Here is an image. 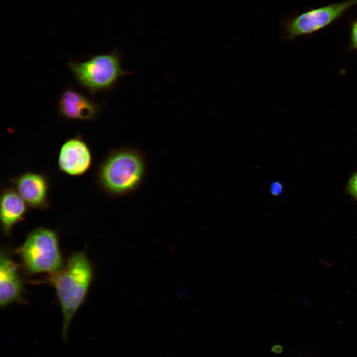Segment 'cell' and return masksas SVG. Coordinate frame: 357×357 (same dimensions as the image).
Listing matches in <instances>:
<instances>
[{
  "mask_svg": "<svg viewBox=\"0 0 357 357\" xmlns=\"http://www.w3.org/2000/svg\"><path fill=\"white\" fill-rule=\"evenodd\" d=\"M348 189L351 194L357 200V172L350 178Z\"/></svg>",
  "mask_w": 357,
  "mask_h": 357,
  "instance_id": "7c38bea8",
  "label": "cell"
},
{
  "mask_svg": "<svg viewBox=\"0 0 357 357\" xmlns=\"http://www.w3.org/2000/svg\"><path fill=\"white\" fill-rule=\"evenodd\" d=\"M59 108L63 118L75 120H91L95 119L99 111L97 104L70 88L61 94Z\"/></svg>",
  "mask_w": 357,
  "mask_h": 357,
  "instance_id": "ba28073f",
  "label": "cell"
},
{
  "mask_svg": "<svg viewBox=\"0 0 357 357\" xmlns=\"http://www.w3.org/2000/svg\"><path fill=\"white\" fill-rule=\"evenodd\" d=\"M53 275V283L62 314L61 338L65 342L71 320L87 293L92 279V267L83 252H76Z\"/></svg>",
  "mask_w": 357,
  "mask_h": 357,
  "instance_id": "6da1fadb",
  "label": "cell"
},
{
  "mask_svg": "<svg viewBox=\"0 0 357 357\" xmlns=\"http://www.w3.org/2000/svg\"><path fill=\"white\" fill-rule=\"evenodd\" d=\"M350 49L357 52V18L350 25Z\"/></svg>",
  "mask_w": 357,
  "mask_h": 357,
  "instance_id": "8fae6325",
  "label": "cell"
},
{
  "mask_svg": "<svg viewBox=\"0 0 357 357\" xmlns=\"http://www.w3.org/2000/svg\"><path fill=\"white\" fill-rule=\"evenodd\" d=\"M27 206L14 188L3 191L0 201V219L5 234L9 235L12 227L23 219Z\"/></svg>",
  "mask_w": 357,
  "mask_h": 357,
  "instance_id": "30bf717a",
  "label": "cell"
},
{
  "mask_svg": "<svg viewBox=\"0 0 357 357\" xmlns=\"http://www.w3.org/2000/svg\"><path fill=\"white\" fill-rule=\"evenodd\" d=\"M273 188H276V189L273 190L274 191V194L278 193L280 191L281 186H279L278 184H274Z\"/></svg>",
  "mask_w": 357,
  "mask_h": 357,
  "instance_id": "5bb4252c",
  "label": "cell"
},
{
  "mask_svg": "<svg viewBox=\"0 0 357 357\" xmlns=\"http://www.w3.org/2000/svg\"><path fill=\"white\" fill-rule=\"evenodd\" d=\"M68 66L78 82L92 93L111 89L127 74L116 52L94 56L84 62L70 61Z\"/></svg>",
  "mask_w": 357,
  "mask_h": 357,
  "instance_id": "3957f363",
  "label": "cell"
},
{
  "mask_svg": "<svg viewBox=\"0 0 357 357\" xmlns=\"http://www.w3.org/2000/svg\"><path fill=\"white\" fill-rule=\"evenodd\" d=\"M17 251L29 273L54 274L62 267L58 236L53 230L39 228L32 231Z\"/></svg>",
  "mask_w": 357,
  "mask_h": 357,
  "instance_id": "7a4b0ae2",
  "label": "cell"
},
{
  "mask_svg": "<svg viewBox=\"0 0 357 357\" xmlns=\"http://www.w3.org/2000/svg\"><path fill=\"white\" fill-rule=\"evenodd\" d=\"M92 164V155L87 144L77 137L67 140L58 157L60 170L65 174L78 176L85 173Z\"/></svg>",
  "mask_w": 357,
  "mask_h": 357,
  "instance_id": "8992f818",
  "label": "cell"
},
{
  "mask_svg": "<svg viewBox=\"0 0 357 357\" xmlns=\"http://www.w3.org/2000/svg\"><path fill=\"white\" fill-rule=\"evenodd\" d=\"M14 189L28 206L43 209L48 206L49 183L43 175L27 172L12 179Z\"/></svg>",
  "mask_w": 357,
  "mask_h": 357,
  "instance_id": "52a82bcc",
  "label": "cell"
},
{
  "mask_svg": "<svg viewBox=\"0 0 357 357\" xmlns=\"http://www.w3.org/2000/svg\"><path fill=\"white\" fill-rule=\"evenodd\" d=\"M143 172L141 158L136 154L121 151L112 154L101 166L99 181L108 191L120 193L134 188Z\"/></svg>",
  "mask_w": 357,
  "mask_h": 357,
  "instance_id": "5b68a950",
  "label": "cell"
},
{
  "mask_svg": "<svg viewBox=\"0 0 357 357\" xmlns=\"http://www.w3.org/2000/svg\"><path fill=\"white\" fill-rule=\"evenodd\" d=\"M283 347L280 345H275L272 348V351L275 354H280L283 351Z\"/></svg>",
  "mask_w": 357,
  "mask_h": 357,
  "instance_id": "4fadbf2b",
  "label": "cell"
},
{
  "mask_svg": "<svg viewBox=\"0 0 357 357\" xmlns=\"http://www.w3.org/2000/svg\"><path fill=\"white\" fill-rule=\"evenodd\" d=\"M23 282L15 263L4 251L0 257V305L5 307L19 298Z\"/></svg>",
  "mask_w": 357,
  "mask_h": 357,
  "instance_id": "9c48e42d",
  "label": "cell"
},
{
  "mask_svg": "<svg viewBox=\"0 0 357 357\" xmlns=\"http://www.w3.org/2000/svg\"><path fill=\"white\" fill-rule=\"evenodd\" d=\"M356 5L357 0H346L281 19V38L294 41L300 36L310 35L332 24Z\"/></svg>",
  "mask_w": 357,
  "mask_h": 357,
  "instance_id": "277c9868",
  "label": "cell"
}]
</instances>
